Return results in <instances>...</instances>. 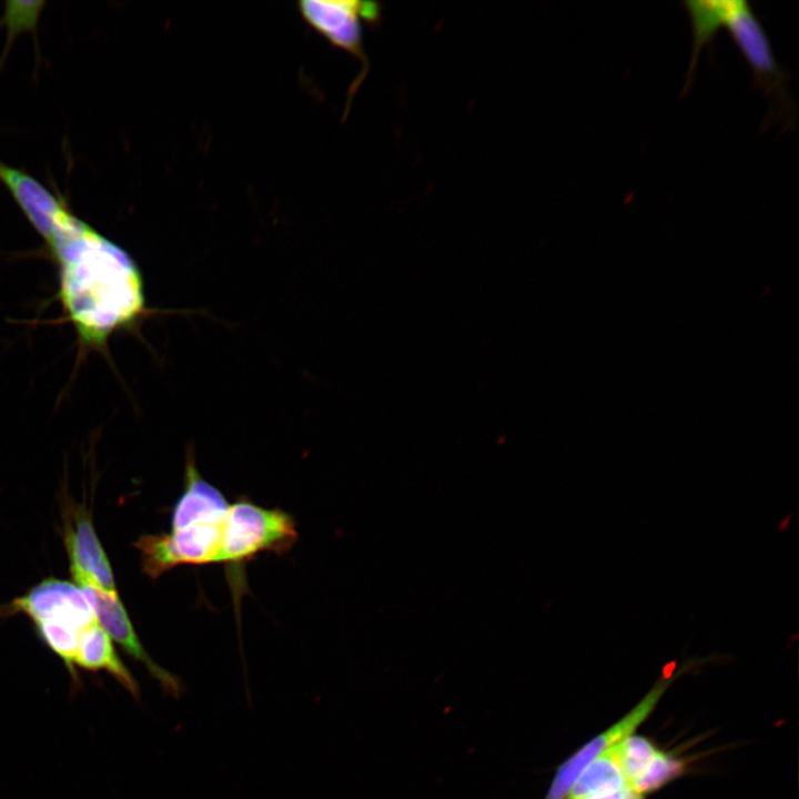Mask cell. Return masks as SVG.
Listing matches in <instances>:
<instances>
[{"label":"cell","mask_w":799,"mask_h":799,"mask_svg":"<svg viewBox=\"0 0 799 799\" xmlns=\"http://www.w3.org/2000/svg\"><path fill=\"white\" fill-rule=\"evenodd\" d=\"M47 243L60 266L62 301L83 340L103 342L142 315V276L122 247L78 218Z\"/></svg>","instance_id":"cell-1"},{"label":"cell","mask_w":799,"mask_h":799,"mask_svg":"<svg viewBox=\"0 0 799 799\" xmlns=\"http://www.w3.org/2000/svg\"><path fill=\"white\" fill-rule=\"evenodd\" d=\"M725 28L751 68L756 85L770 100L772 121L793 125L797 113L787 90L789 73L779 65L769 38L747 1L731 0Z\"/></svg>","instance_id":"cell-2"},{"label":"cell","mask_w":799,"mask_h":799,"mask_svg":"<svg viewBox=\"0 0 799 799\" xmlns=\"http://www.w3.org/2000/svg\"><path fill=\"white\" fill-rule=\"evenodd\" d=\"M296 539V523L289 513L241 498L230 505L224 519L219 563L239 564L262 552L283 554Z\"/></svg>","instance_id":"cell-3"},{"label":"cell","mask_w":799,"mask_h":799,"mask_svg":"<svg viewBox=\"0 0 799 799\" xmlns=\"http://www.w3.org/2000/svg\"><path fill=\"white\" fill-rule=\"evenodd\" d=\"M709 659L711 658L688 659L676 671L668 672L665 668L651 689L629 712L585 744L557 769L547 799H563L568 796L583 770L600 754L631 736L650 716L665 691L678 677Z\"/></svg>","instance_id":"cell-4"},{"label":"cell","mask_w":799,"mask_h":799,"mask_svg":"<svg viewBox=\"0 0 799 799\" xmlns=\"http://www.w3.org/2000/svg\"><path fill=\"white\" fill-rule=\"evenodd\" d=\"M223 523L196 524L170 533L141 535L133 546L141 554L143 572L155 579L182 564L219 562Z\"/></svg>","instance_id":"cell-5"},{"label":"cell","mask_w":799,"mask_h":799,"mask_svg":"<svg viewBox=\"0 0 799 799\" xmlns=\"http://www.w3.org/2000/svg\"><path fill=\"white\" fill-rule=\"evenodd\" d=\"M63 540L75 583L118 595L109 559L85 506L69 505L64 512Z\"/></svg>","instance_id":"cell-6"},{"label":"cell","mask_w":799,"mask_h":799,"mask_svg":"<svg viewBox=\"0 0 799 799\" xmlns=\"http://www.w3.org/2000/svg\"><path fill=\"white\" fill-rule=\"evenodd\" d=\"M303 18L333 45L356 57L367 72L368 62L362 45V21L375 23L381 8L363 1H301Z\"/></svg>","instance_id":"cell-7"},{"label":"cell","mask_w":799,"mask_h":799,"mask_svg":"<svg viewBox=\"0 0 799 799\" xmlns=\"http://www.w3.org/2000/svg\"><path fill=\"white\" fill-rule=\"evenodd\" d=\"M7 613H22L34 624L50 623L83 629L97 621L81 589L68 580L48 578L16 598Z\"/></svg>","instance_id":"cell-8"},{"label":"cell","mask_w":799,"mask_h":799,"mask_svg":"<svg viewBox=\"0 0 799 799\" xmlns=\"http://www.w3.org/2000/svg\"><path fill=\"white\" fill-rule=\"evenodd\" d=\"M79 588L93 609L97 621L110 638L119 644L130 657L143 664L163 691L179 697L182 692L181 680L156 664L146 653L119 596L89 585H81Z\"/></svg>","instance_id":"cell-9"},{"label":"cell","mask_w":799,"mask_h":799,"mask_svg":"<svg viewBox=\"0 0 799 799\" xmlns=\"http://www.w3.org/2000/svg\"><path fill=\"white\" fill-rule=\"evenodd\" d=\"M0 182L47 242L75 219L63 201L40 181L2 161Z\"/></svg>","instance_id":"cell-10"},{"label":"cell","mask_w":799,"mask_h":799,"mask_svg":"<svg viewBox=\"0 0 799 799\" xmlns=\"http://www.w3.org/2000/svg\"><path fill=\"white\" fill-rule=\"evenodd\" d=\"M183 488L171 510V530L224 522L230 504L216 487L200 475L191 452L186 458Z\"/></svg>","instance_id":"cell-11"},{"label":"cell","mask_w":799,"mask_h":799,"mask_svg":"<svg viewBox=\"0 0 799 799\" xmlns=\"http://www.w3.org/2000/svg\"><path fill=\"white\" fill-rule=\"evenodd\" d=\"M75 667L85 670H104L111 675L133 698L139 699L140 687L123 664L112 639L98 621L84 627L79 635Z\"/></svg>","instance_id":"cell-12"},{"label":"cell","mask_w":799,"mask_h":799,"mask_svg":"<svg viewBox=\"0 0 799 799\" xmlns=\"http://www.w3.org/2000/svg\"><path fill=\"white\" fill-rule=\"evenodd\" d=\"M731 0H686L692 31V49L686 77L685 91L692 82L700 51L712 42L719 29L725 28Z\"/></svg>","instance_id":"cell-13"},{"label":"cell","mask_w":799,"mask_h":799,"mask_svg":"<svg viewBox=\"0 0 799 799\" xmlns=\"http://www.w3.org/2000/svg\"><path fill=\"white\" fill-rule=\"evenodd\" d=\"M626 786L614 750L609 748L583 770L570 789L569 798L610 793Z\"/></svg>","instance_id":"cell-14"},{"label":"cell","mask_w":799,"mask_h":799,"mask_svg":"<svg viewBox=\"0 0 799 799\" xmlns=\"http://www.w3.org/2000/svg\"><path fill=\"white\" fill-rule=\"evenodd\" d=\"M611 748L628 787L646 771L659 750L648 738L634 735Z\"/></svg>","instance_id":"cell-15"},{"label":"cell","mask_w":799,"mask_h":799,"mask_svg":"<svg viewBox=\"0 0 799 799\" xmlns=\"http://www.w3.org/2000/svg\"><path fill=\"white\" fill-rule=\"evenodd\" d=\"M685 771V762L675 755L658 750L646 771L629 786L635 792L644 796L658 790Z\"/></svg>","instance_id":"cell-16"},{"label":"cell","mask_w":799,"mask_h":799,"mask_svg":"<svg viewBox=\"0 0 799 799\" xmlns=\"http://www.w3.org/2000/svg\"><path fill=\"white\" fill-rule=\"evenodd\" d=\"M13 4L14 8L8 2L4 13L10 34L12 36L20 29L34 28L43 2H13Z\"/></svg>","instance_id":"cell-17"},{"label":"cell","mask_w":799,"mask_h":799,"mask_svg":"<svg viewBox=\"0 0 799 799\" xmlns=\"http://www.w3.org/2000/svg\"><path fill=\"white\" fill-rule=\"evenodd\" d=\"M569 799H644V796L635 792L633 789H630L628 786L605 795H598V796H589V797H579V798H569Z\"/></svg>","instance_id":"cell-18"}]
</instances>
